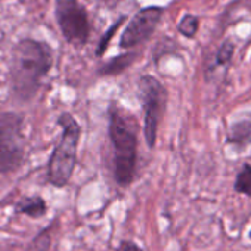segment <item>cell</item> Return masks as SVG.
<instances>
[{
	"label": "cell",
	"mask_w": 251,
	"mask_h": 251,
	"mask_svg": "<svg viewBox=\"0 0 251 251\" xmlns=\"http://www.w3.org/2000/svg\"><path fill=\"white\" fill-rule=\"evenodd\" d=\"M58 124L62 127V136L49 161L48 176L55 186H64L68 183L75 166L80 126L70 114H62L58 120Z\"/></svg>",
	"instance_id": "3957f363"
},
{
	"label": "cell",
	"mask_w": 251,
	"mask_h": 251,
	"mask_svg": "<svg viewBox=\"0 0 251 251\" xmlns=\"http://www.w3.org/2000/svg\"><path fill=\"white\" fill-rule=\"evenodd\" d=\"M24 158L23 118L14 112L0 114V172L17 170Z\"/></svg>",
	"instance_id": "277c9868"
},
{
	"label": "cell",
	"mask_w": 251,
	"mask_h": 251,
	"mask_svg": "<svg viewBox=\"0 0 251 251\" xmlns=\"http://www.w3.org/2000/svg\"><path fill=\"white\" fill-rule=\"evenodd\" d=\"M233 188L236 192L251 197V166L245 164L241 169V172L238 173V176L235 179Z\"/></svg>",
	"instance_id": "30bf717a"
},
{
	"label": "cell",
	"mask_w": 251,
	"mask_h": 251,
	"mask_svg": "<svg viewBox=\"0 0 251 251\" xmlns=\"http://www.w3.org/2000/svg\"><path fill=\"white\" fill-rule=\"evenodd\" d=\"M132 120L118 109H111L109 136L114 147V173L121 186H127L133 180L136 170L138 138Z\"/></svg>",
	"instance_id": "7a4b0ae2"
},
{
	"label": "cell",
	"mask_w": 251,
	"mask_h": 251,
	"mask_svg": "<svg viewBox=\"0 0 251 251\" xmlns=\"http://www.w3.org/2000/svg\"><path fill=\"white\" fill-rule=\"evenodd\" d=\"M163 17V9L161 8H147L142 9L136 17L132 20V23L124 30L120 46L121 48H133L144 40L150 39L151 34L155 31L160 20Z\"/></svg>",
	"instance_id": "52a82bcc"
},
{
	"label": "cell",
	"mask_w": 251,
	"mask_h": 251,
	"mask_svg": "<svg viewBox=\"0 0 251 251\" xmlns=\"http://www.w3.org/2000/svg\"><path fill=\"white\" fill-rule=\"evenodd\" d=\"M250 238H251V232H250Z\"/></svg>",
	"instance_id": "e0dca14e"
},
{
	"label": "cell",
	"mask_w": 251,
	"mask_h": 251,
	"mask_svg": "<svg viewBox=\"0 0 251 251\" xmlns=\"http://www.w3.org/2000/svg\"><path fill=\"white\" fill-rule=\"evenodd\" d=\"M117 251H142L135 242H129V241H124L120 244L118 250Z\"/></svg>",
	"instance_id": "9a60e30c"
},
{
	"label": "cell",
	"mask_w": 251,
	"mask_h": 251,
	"mask_svg": "<svg viewBox=\"0 0 251 251\" xmlns=\"http://www.w3.org/2000/svg\"><path fill=\"white\" fill-rule=\"evenodd\" d=\"M124 21V17H121L111 28H109V31H106L105 34H103V37L100 39V42H99V46H98V50H96V55L98 56H100L103 52H105V49H106V46H108V43L111 42V37L114 36V33L117 31V28H118V25L121 24Z\"/></svg>",
	"instance_id": "5bb4252c"
},
{
	"label": "cell",
	"mask_w": 251,
	"mask_h": 251,
	"mask_svg": "<svg viewBox=\"0 0 251 251\" xmlns=\"http://www.w3.org/2000/svg\"><path fill=\"white\" fill-rule=\"evenodd\" d=\"M100 2H103V3H106V5H109V6H114L115 3L120 2V0H100Z\"/></svg>",
	"instance_id": "2e32d148"
},
{
	"label": "cell",
	"mask_w": 251,
	"mask_h": 251,
	"mask_svg": "<svg viewBox=\"0 0 251 251\" xmlns=\"http://www.w3.org/2000/svg\"><path fill=\"white\" fill-rule=\"evenodd\" d=\"M52 67L50 48L42 42L21 40L12 53V90L21 100H30L40 89L42 80Z\"/></svg>",
	"instance_id": "6da1fadb"
},
{
	"label": "cell",
	"mask_w": 251,
	"mask_h": 251,
	"mask_svg": "<svg viewBox=\"0 0 251 251\" xmlns=\"http://www.w3.org/2000/svg\"><path fill=\"white\" fill-rule=\"evenodd\" d=\"M139 98L144 106V120H145V139L148 142V147L152 148L157 141V130L158 124L164 112V105H166V89L163 84L151 77L145 75L139 81Z\"/></svg>",
	"instance_id": "5b68a950"
},
{
	"label": "cell",
	"mask_w": 251,
	"mask_h": 251,
	"mask_svg": "<svg viewBox=\"0 0 251 251\" xmlns=\"http://www.w3.org/2000/svg\"><path fill=\"white\" fill-rule=\"evenodd\" d=\"M17 210L20 213H25L30 217H40L46 213V204L40 197H33V198H25L23 200Z\"/></svg>",
	"instance_id": "ba28073f"
},
{
	"label": "cell",
	"mask_w": 251,
	"mask_h": 251,
	"mask_svg": "<svg viewBox=\"0 0 251 251\" xmlns=\"http://www.w3.org/2000/svg\"><path fill=\"white\" fill-rule=\"evenodd\" d=\"M232 55H233V45H232L229 40H226V42L220 46V49H219V52H217V56H216V61H217L219 65L229 64V62L232 61Z\"/></svg>",
	"instance_id": "4fadbf2b"
},
{
	"label": "cell",
	"mask_w": 251,
	"mask_h": 251,
	"mask_svg": "<svg viewBox=\"0 0 251 251\" xmlns=\"http://www.w3.org/2000/svg\"><path fill=\"white\" fill-rule=\"evenodd\" d=\"M56 20L64 37L74 45H83L89 39L90 24L86 9L77 0H58Z\"/></svg>",
	"instance_id": "8992f818"
},
{
	"label": "cell",
	"mask_w": 251,
	"mask_h": 251,
	"mask_svg": "<svg viewBox=\"0 0 251 251\" xmlns=\"http://www.w3.org/2000/svg\"><path fill=\"white\" fill-rule=\"evenodd\" d=\"M198 24H200V21H198V18H197L195 15L186 14V15L180 20L177 28H179V31H180L185 37L192 39V37L197 34V31H198Z\"/></svg>",
	"instance_id": "8fae6325"
},
{
	"label": "cell",
	"mask_w": 251,
	"mask_h": 251,
	"mask_svg": "<svg viewBox=\"0 0 251 251\" xmlns=\"http://www.w3.org/2000/svg\"><path fill=\"white\" fill-rule=\"evenodd\" d=\"M133 58H135L133 55H124V56L115 58L114 61H111L109 65L103 67V68L100 70V73H102V74H115V73H120V71H123L126 67H127V65L132 62Z\"/></svg>",
	"instance_id": "7c38bea8"
},
{
	"label": "cell",
	"mask_w": 251,
	"mask_h": 251,
	"mask_svg": "<svg viewBox=\"0 0 251 251\" xmlns=\"http://www.w3.org/2000/svg\"><path fill=\"white\" fill-rule=\"evenodd\" d=\"M229 141L233 144H248L251 141V121H241L230 129Z\"/></svg>",
	"instance_id": "9c48e42d"
}]
</instances>
